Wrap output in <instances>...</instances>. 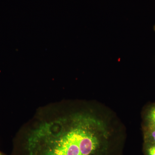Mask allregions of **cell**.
<instances>
[{
	"mask_svg": "<svg viewBox=\"0 0 155 155\" xmlns=\"http://www.w3.org/2000/svg\"><path fill=\"white\" fill-rule=\"evenodd\" d=\"M107 124L87 112H76L40 122L29 132L26 155H108Z\"/></svg>",
	"mask_w": 155,
	"mask_h": 155,
	"instance_id": "obj_1",
	"label": "cell"
},
{
	"mask_svg": "<svg viewBox=\"0 0 155 155\" xmlns=\"http://www.w3.org/2000/svg\"><path fill=\"white\" fill-rule=\"evenodd\" d=\"M143 139L144 143H155V126L145 127Z\"/></svg>",
	"mask_w": 155,
	"mask_h": 155,
	"instance_id": "obj_2",
	"label": "cell"
},
{
	"mask_svg": "<svg viewBox=\"0 0 155 155\" xmlns=\"http://www.w3.org/2000/svg\"><path fill=\"white\" fill-rule=\"evenodd\" d=\"M155 126V105L149 109L145 116V127Z\"/></svg>",
	"mask_w": 155,
	"mask_h": 155,
	"instance_id": "obj_3",
	"label": "cell"
},
{
	"mask_svg": "<svg viewBox=\"0 0 155 155\" xmlns=\"http://www.w3.org/2000/svg\"><path fill=\"white\" fill-rule=\"evenodd\" d=\"M143 151L144 155H155V143L144 142Z\"/></svg>",
	"mask_w": 155,
	"mask_h": 155,
	"instance_id": "obj_4",
	"label": "cell"
},
{
	"mask_svg": "<svg viewBox=\"0 0 155 155\" xmlns=\"http://www.w3.org/2000/svg\"><path fill=\"white\" fill-rule=\"evenodd\" d=\"M0 155H2V154L1 153H0Z\"/></svg>",
	"mask_w": 155,
	"mask_h": 155,
	"instance_id": "obj_5",
	"label": "cell"
},
{
	"mask_svg": "<svg viewBox=\"0 0 155 155\" xmlns=\"http://www.w3.org/2000/svg\"><path fill=\"white\" fill-rule=\"evenodd\" d=\"M154 29H155V27H154Z\"/></svg>",
	"mask_w": 155,
	"mask_h": 155,
	"instance_id": "obj_6",
	"label": "cell"
}]
</instances>
